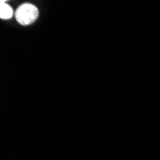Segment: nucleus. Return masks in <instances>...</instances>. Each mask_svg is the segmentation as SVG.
Returning <instances> with one entry per match:
<instances>
[{
  "label": "nucleus",
  "instance_id": "2",
  "mask_svg": "<svg viewBox=\"0 0 160 160\" xmlns=\"http://www.w3.org/2000/svg\"><path fill=\"white\" fill-rule=\"evenodd\" d=\"M13 14L12 9L4 1L0 2V18L1 19H10Z\"/></svg>",
  "mask_w": 160,
  "mask_h": 160
},
{
  "label": "nucleus",
  "instance_id": "1",
  "mask_svg": "<svg viewBox=\"0 0 160 160\" xmlns=\"http://www.w3.org/2000/svg\"><path fill=\"white\" fill-rule=\"evenodd\" d=\"M38 17V8L30 3H24L18 7L16 12V18L21 25H30L37 20Z\"/></svg>",
  "mask_w": 160,
  "mask_h": 160
}]
</instances>
